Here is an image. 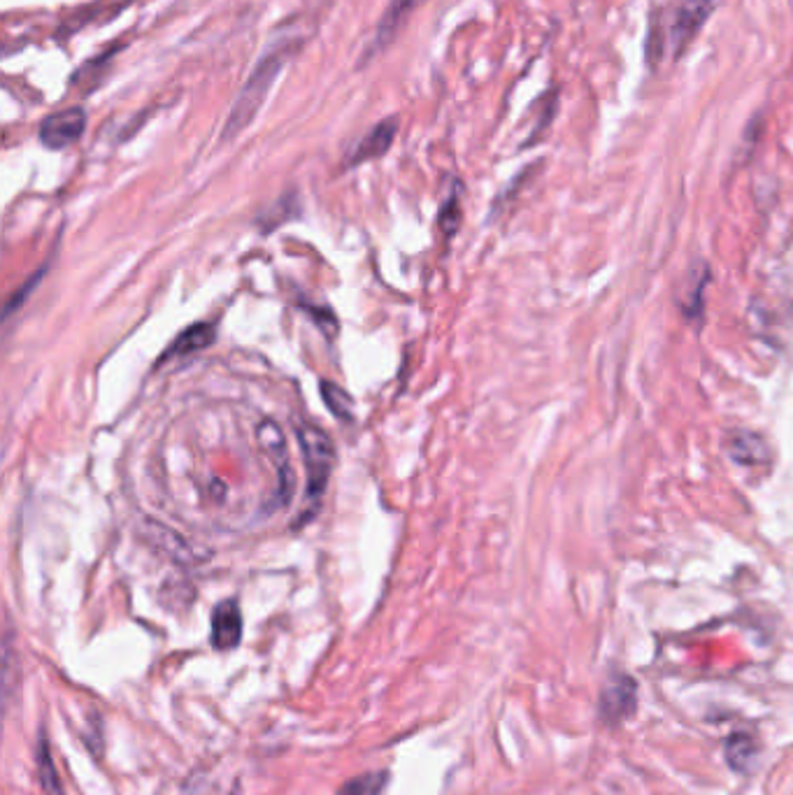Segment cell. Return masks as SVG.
Here are the masks:
<instances>
[{
	"mask_svg": "<svg viewBox=\"0 0 793 795\" xmlns=\"http://www.w3.org/2000/svg\"><path fill=\"white\" fill-rule=\"evenodd\" d=\"M38 780L45 788V793L49 795H63V786H61V780H59V772L54 768V760H51V754H49V745L47 739L40 737V747H38Z\"/></svg>",
	"mask_w": 793,
	"mask_h": 795,
	"instance_id": "15",
	"label": "cell"
},
{
	"mask_svg": "<svg viewBox=\"0 0 793 795\" xmlns=\"http://www.w3.org/2000/svg\"><path fill=\"white\" fill-rule=\"evenodd\" d=\"M731 456L737 463L749 465L752 468V465L768 461V447L756 433H743V430H737V433L731 436Z\"/></svg>",
	"mask_w": 793,
	"mask_h": 795,
	"instance_id": "12",
	"label": "cell"
},
{
	"mask_svg": "<svg viewBox=\"0 0 793 795\" xmlns=\"http://www.w3.org/2000/svg\"><path fill=\"white\" fill-rule=\"evenodd\" d=\"M459 223H461V194L459 188H454V192L447 196L440 210V227L447 237H452L459 231Z\"/></svg>",
	"mask_w": 793,
	"mask_h": 795,
	"instance_id": "16",
	"label": "cell"
},
{
	"mask_svg": "<svg viewBox=\"0 0 793 795\" xmlns=\"http://www.w3.org/2000/svg\"><path fill=\"white\" fill-rule=\"evenodd\" d=\"M258 442H261L264 452L278 463V470L282 477H289V452H286V438L282 433V428L274 421H264L256 430Z\"/></svg>",
	"mask_w": 793,
	"mask_h": 795,
	"instance_id": "11",
	"label": "cell"
},
{
	"mask_svg": "<svg viewBox=\"0 0 793 795\" xmlns=\"http://www.w3.org/2000/svg\"><path fill=\"white\" fill-rule=\"evenodd\" d=\"M637 702H640L637 682L626 672H610L598 698L600 719L608 725H622L637 712Z\"/></svg>",
	"mask_w": 793,
	"mask_h": 795,
	"instance_id": "3",
	"label": "cell"
},
{
	"mask_svg": "<svg viewBox=\"0 0 793 795\" xmlns=\"http://www.w3.org/2000/svg\"><path fill=\"white\" fill-rule=\"evenodd\" d=\"M86 129V112L82 108H65L49 114L40 124V143L47 149H65L77 143Z\"/></svg>",
	"mask_w": 793,
	"mask_h": 795,
	"instance_id": "5",
	"label": "cell"
},
{
	"mask_svg": "<svg viewBox=\"0 0 793 795\" xmlns=\"http://www.w3.org/2000/svg\"><path fill=\"white\" fill-rule=\"evenodd\" d=\"M717 3L719 0H680V5L672 12V22L668 28L672 57L680 59L688 45L696 40L700 28L708 24Z\"/></svg>",
	"mask_w": 793,
	"mask_h": 795,
	"instance_id": "4",
	"label": "cell"
},
{
	"mask_svg": "<svg viewBox=\"0 0 793 795\" xmlns=\"http://www.w3.org/2000/svg\"><path fill=\"white\" fill-rule=\"evenodd\" d=\"M243 639V614L235 600H223L212 614V645L219 651L235 649Z\"/></svg>",
	"mask_w": 793,
	"mask_h": 795,
	"instance_id": "8",
	"label": "cell"
},
{
	"mask_svg": "<svg viewBox=\"0 0 793 795\" xmlns=\"http://www.w3.org/2000/svg\"><path fill=\"white\" fill-rule=\"evenodd\" d=\"M307 40V30H303V26L298 22H291L286 26H282L280 30L272 33V38L268 40L261 59L256 61L254 71L249 73L247 82L240 89L231 114L223 124V140H233L235 135L243 133L254 117L261 110V106L266 102L272 84L278 82L280 73L286 68V63L298 54Z\"/></svg>",
	"mask_w": 793,
	"mask_h": 795,
	"instance_id": "1",
	"label": "cell"
},
{
	"mask_svg": "<svg viewBox=\"0 0 793 795\" xmlns=\"http://www.w3.org/2000/svg\"><path fill=\"white\" fill-rule=\"evenodd\" d=\"M389 782L387 772H368L342 784V788L335 795H382Z\"/></svg>",
	"mask_w": 793,
	"mask_h": 795,
	"instance_id": "14",
	"label": "cell"
},
{
	"mask_svg": "<svg viewBox=\"0 0 793 795\" xmlns=\"http://www.w3.org/2000/svg\"><path fill=\"white\" fill-rule=\"evenodd\" d=\"M319 389H321V397H324L326 407H329L338 419H342V421L354 419V403L347 393H344L340 387H335L333 382H329V379H321Z\"/></svg>",
	"mask_w": 793,
	"mask_h": 795,
	"instance_id": "13",
	"label": "cell"
},
{
	"mask_svg": "<svg viewBox=\"0 0 793 795\" xmlns=\"http://www.w3.org/2000/svg\"><path fill=\"white\" fill-rule=\"evenodd\" d=\"M395 133H399V119L379 121L373 131H368L364 137H361V143L350 154L347 166H361L366 161L385 157L395 140Z\"/></svg>",
	"mask_w": 793,
	"mask_h": 795,
	"instance_id": "7",
	"label": "cell"
},
{
	"mask_svg": "<svg viewBox=\"0 0 793 795\" xmlns=\"http://www.w3.org/2000/svg\"><path fill=\"white\" fill-rule=\"evenodd\" d=\"M298 444L303 449V463L307 473V491H305V518L313 516L321 503V496L329 487L331 470L335 463V449L331 438L324 433L319 426L296 424Z\"/></svg>",
	"mask_w": 793,
	"mask_h": 795,
	"instance_id": "2",
	"label": "cell"
},
{
	"mask_svg": "<svg viewBox=\"0 0 793 795\" xmlns=\"http://www.w3.org/2000/svg\"><path fill=\"white\" fill-rule=\"evenodd\" d=\"M723 758H727L731 770H735L740 774H749L758 758L756 737L747 731H737V733L729 735L727 742H723Z\"/></svg>",
	"mask_w": 793,
	"mask_h": 795,
	"instance_id": "10",
	"label": "cell"
},
{
	"mask_svg": "<svg viewBox=\"0 0 793 795\" xmlns=\"http://www.w3.org/2000/svg\"><path fill=\"white\" fill-rule=\"evenodd\" d=\"M215 338H217V328L208 321H198L194 326H188L184 333H180L175 338V342H172L170 347L161 354L159 360L166 363V360H175V358H182L188 354H196L205 347H210Z\"/></svg>",
	"mask_w": 793,
	"mask_h": 795,
	"instance_id": "9",
	"label": "cell"
},
{
	"mask_svg": "<svg viewBox=\"0 0 793 795\" xmlns=\"http://www.w3.org/2000/svg\"><path fill=\"white\" fill-rule=\"evenodd\" d=\"M422 3H424V0H391L389 8L382 14V20H379V24L375 28V36H373V40L366 49L364 61H370L385 47H389L395 40V36H399V30L403 28L407 16L415 12Z\"/></svg>",
	"mask_w": 793,
	"mask_h": 795,
	"instance_id": "6",
	"label": "cell"
}]
</instances>
